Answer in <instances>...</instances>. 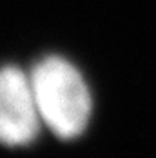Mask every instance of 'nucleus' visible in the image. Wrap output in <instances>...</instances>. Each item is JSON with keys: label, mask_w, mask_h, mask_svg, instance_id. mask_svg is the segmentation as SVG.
I'll use <instances>...</instances> for the list:
<instances>
[{"label": "nucleus", "mask_w": 156, "mask_h": 158, "mask_svg": "<svg viewBox=\"0 0 156 158\" xmlns=\"http://www.w3.org/2000/svg\"><path fill=\"white\" fill-rule=\"evenodd\" d=\"M42 127L29 73L16 65L0 69V143L22 147L36 140Z\"/></svg>", "instance_id": "nucleus-2"}, {"label": "nucleus", "mask_w": 156, "mask_h": 158, "mask_svg": "<svg viewBox=\"0 0 156 158\" xmlns=\"http://www.w3.org/2000/svg\"><path fill=\"white\" fill-rule=\"evenodd\" d=\"M42 126L62 140L78 138L89 124L93 102L84 77L62 56H46L29 71Z\"/></svg>", "instance_id": "nucleus-1"}]
</instances>
